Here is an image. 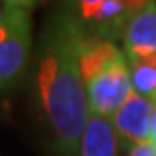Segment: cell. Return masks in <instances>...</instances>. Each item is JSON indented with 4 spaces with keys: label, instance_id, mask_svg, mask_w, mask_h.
<instances>
[{
    "label": "cell",
    "instance_id": "3",
    "mask_svg": "<svg viewBox=\"0 0 156 156\" xmlns=\"http://www.w3.org/2000/svg\"><path fill=\"white\" fill-rule=\"evenodd\" d=\"M33 53V18L30 10L4 6L0 23V95H6L20 83Z\"/></svg>",
    "mask_w": 156,
    "mask_h": 156
},
{
    "label": "cell",
    "instance_id": "7",
    "mask_svg": "<svg viewBox=\"0 0 156 156\" xmlns=\"http://www.w3.org/2000/svg\"><path fill=\"white\" fill-rule=\"evenodd\" d=\"M118 146H120V136L114 128L112 118L89 112L85 130L81 136L79 156H116Z\"/></svg>",
    "mask_w": 156,
    "mask_h": 156
},
{
    "label": "cell",
    "instance_id": "1",
    "mask_svg": "<svg viewBox=\"0 0 156 156\" xmlns=\"http://www.w3.org/2000/svg\"><path fill=\"white\" fill-rule=\"evenodd\" d=\"M81 37L83 27L63 8L45 24L35 59L37 99L61 156H77L89 118L79 67Z\"/></svg>",
    "mask_w": 156,
    "mask_h": 156
},
{
    "label": "cell",
    "instance_id": "4",
    "mask_svg": "<svg viewBox=\"0 0 156 156\" xmlns=\"http://www.w3.org/2000/svg\"><path fill=\"white\" fill-rule=\"evenodd\" d=\"M150 2L154 0H71L69 10L89 35L118 41L130 18Z\"/></svg>",
    "mask_w": 156,
    "mask_h": 156
},
{
    "label": "cell",
    "instance_id": "9",
    "mask_svg": "<svg viewBox=\"0 0 156 156\" xmlns=\"http://www.w3.org/2000/svg\"><path fill=\"white\" fill-rule=\"evenodd\" d=\"M128 156H156V148L152 142H146V144H140L134 150H130Z\"/></svg>",
    "mask_w": 156,
    "mask_h": 156
},
{
    "label": "cell",
    "instance_id": "8",
    "mask_svg": "<svg viewBox=\"0 0 156 156\" xmlns=\"http://www.w3.org/2000/svg\"><path fill=\"white\" fill-rule=\"evenodd\" d=\"M128 61L132 73V89L156 104V57H132Z\"/></svg>",
    "mask_w": 156,
    "mask_h": 156
},
{
    "label": "cell",
    "instance_id": "5",
    "mask_svg": "<svg viewBox=\"0 0 156 156\" xmlns=\"http://www.w3.org/2000/svg\"><path fill=\"white\" fill-rule=\"evenodd\" d=\"M156 116V104L148 98L132 91L126 98V101L118 108V112L112 116L114 128L120 136L122 150H134L136 146L150 142L152 124Z\"/></svg>",
    "mask_w": 156,
    "mask_h": 156
},
{
    "label": "cell",
    "instance_id": "10",
    "mask_svg": "<svg viewBox=\"0 0 156 156\" xmlns=\"http://www.w3.org/2000/svg\"><path fill=\"white\" fill-rule=\"evenodd\" d=\"M4 6H18V8H24V10H33L39 0H0Z\"/></svg>",
    "mask_w": 156,
    "mask_h": 156
},
{
    "label": "cell",
    "instance_id": "11",
    "mask_svg": "<svg viewBox=\"0 0 156 156\" xmlns=\"http://www.w3.org/2000/svg\"><path fill=\"white\" fill-rule=\"evenodd\" d=\"M150 142L154 144V148H156V116H154V124H152V136H150Z\"/></svg>",
    "mask_w": 156,
    "mask_h": 156
},
{
    "label": "cell",
    "instance_id": "2",
    "mask_svg": "<svg viewBox=\"0 0 156 156\" xmlns=\"http://www.w3.org/2000/svg\"><path fill=\"white\" fill-rule=\"evenodd\" d=\"M79 67L87 91L89 112L112 118L132 89L130 61L116 41L89 35L83 29Z\"/></svg>",
    "mask_w": 156,
    "mask_h": 156
},
{
    "label": "cell",
    "instance_id": "12",
    "mask_svg": "<svg viewBox=\"0 0 156 156\" xmlns=\"http://www.w3.org/2000/svg\"><path fill=\"white\" fill-rule=\"evenodd\" d=\"M2 18H4V4L0 2V23H2Z\"/></svg>",
    "mask_w": 156,
    "mask_h": 156
},
{
    "label": "cell",
    "instance_id": "6",
    "mask_svg": "<svg viewBox=\"0 0 156 156\" xmlns=\"http://www.w3.org/2000/svg\"><path fill=\"white\" fill-rule=\"evenodd\" d=\"M120 41L128 59L156 57V0L130 18Z\"/></svg>",
    "mask_w": 156,
    "mask_h": 156
}]
</instances>
